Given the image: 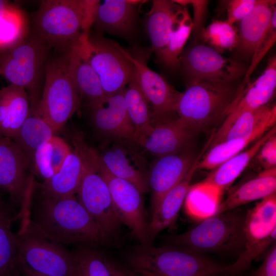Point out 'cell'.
<instances>
[{
  "label": "cell",
  "instance_id": "obj_1",
  "mask_svg": "<svg viewBox=\"0 0 276 276\" xmlns=\"http://www.w3.org/2000/svg\"><path fill=\"white\" fill-rule=\"evenodd\" d=\"M26 217L37 232L61 244L105 241L97 223L74 196L42 195L35 206L30 204Z\"/></svg>",
  "mask_w": 276,
  "mask_h": 276
},
{
  "label": "cell",
  "instance_id": "obj_2",
  "mask_svg": "<svg viewBox=\"0 0 276 276\" xmlns=\"http://www.w3.org/2000/svg\"><path fill=\"white\" fill-rule=\"evenodd\" d=\"M98 1H41L33 30L52 48L63 51L88 34Z\"/></svg>",
  "mask_w": 276,
  "mask_h": 276
},
{
  "label": "cell",
  "instance_id": "obj_3",
  "mask_svg": "<svg viewBox=\"0 0 276 276\" xmlns=\"http://www.w3.org/2000/svg\"><path fill=\"white\" fill-rule=\"evenodd\" d=\"M52 48L33 30L15 45L0 52V75L27 93L30 110L39 104Z\"/></svg>",
  "mask_w": 276,
  "mask_h": 276
},
{
  "label": "cell",
  "instance_id": "obj_4",
  "mask_svg": "<svg viewBox=\"0 0 276 276\" xmlns=\"http://www.w3.org/2000/svg\"><path fill=\"white\" fill-rule=\"evenodd\" d=\"M242 90L240 85L236 87L233 84L188 81L175 112L194 132L204 131L224 121Z\"/></svg>",
  "mask_w": 276,
  "mask_h": 276
},
{
  "label": "cell",
  "instance_id": "obj_5",
  "mask_svg": "<svg viewBox=\"0 0 276 276\" xmlns=\"http://www.w3.org/2000/svg\"><path fill=\"white\" fill-rule=\"evenodd\" d=\"M134 270L158 276H225V266L185 248L174 245L136 246L127 256Z\"/></svg>",
  "mask_w": 276,
  "mask_h": 276
},
{
  "label": "cell",
  "instance_id": "obj_6",
  "mask_svg": "<svg viewBox=\"0 0 276 276\" xmlns=\"http://www.w3.org/2000/svg\"><path fill=\"white\" fill-rule=\"evenodd\" d=\"M234 210L203 219L184 233L165 236V241L170 245L201 255L214 252L240 254L245 247L246 213Z\"/></svg>",
  "mask_w": 276,
  "mask_h": 276
},
{
  "label": "cell",
  "instance_id": "obj_7",
  "mask_svg": "<svg viewBox=\"0 0 276 276\" xmlns=\"http://www.w3.org/2000/svg\"><path fill=\"white\" fill-rule=\"evenodd\" d=\"M76 43L97 75L105 95L127 86L134 71L128 52L99 31L82 36Z\"/></svg>",
  "mask_w": 276,
  "mask_h": 276
},
{
  "label": "cell",
  "instance_id": "obj_8",
  "mask_svg": "<svg viewBox=\"0 0 276 276\" xmlns=\"http://www.w3.org/2000/svg\"><path fill=\"white\" fill-rule=\"evenodd\" d=\"M16 260L33 271L47 276H76L72 252L37 232L27 218L15 235Z\"/></svg>",
  "mask_w": 276,
  "mask_h": 276
},
{
  "label": "cell",
  "instance_id": "obj_9",
  "mask_svg": "<svg viewBox=\"0 0 276 276\" xmlns=\"http://www.w3.org/2000/svg\"><path fill=\"white\" fill-rule=\"evenodd\" d=\"M81 99L61 56L50 58L41 99L35 112L55 133L77 110Z\"/></svg>",
  "mask_w": 276,
  "mask_h": 276
},
{
  "label": "cell",
  "instance_id": "obj_10",
  "mask_svg": "<svg viewBox=\"0 0 276 276\" xmlns=\"http://www.w3.org/2000/svg\"><path fill=\"white\" fill-rule=\"evenodd\" d=\"M245 247L237 261L226 266V275L245 271L252 261L276 242V193L257 203L246 213Z\"/></svg>",
  "mask_w": 276,
  "mask_h": 276
},
{
  "label": "cell",
  "instance_id": "obj_11",
  "mask_svg": "<svg viewBox=\"0 0 276 276\" xmlns=\"http://www.w3.org/2000/svg\"><path fill=\"white\" fill-rule=\"evenodd\" d=\"M180 62L188 81L219 84H232L245 75L248 68L244 64L225 57L203 44L188 49L181 54Z\"/></svg>",
  "mask_w": 276,
  "mask_h": 276
},
{
  "label": "cell",
  "instance_id": "obj_12",
  "mask_svg": "<svg viewBox=\"0 0 276 276\" xmlns=\"http://www.w3.org/2000/svg\"><path fill=\"white\" fill-rule=\"evenodd\" d=\"M78 200L97 223L104 240L113 237L122 223L100 169L87 165L82 169Z\"/></svg>",
  "mask_w": 276,
  "mask_h": 276
},
{
  "label": "cell",
  "instance_id": "obj_13",
  "mask_svg": "<svg viewBox=\"0 0 276 276\" xmlns=\"http://www.w3.org/2000/svg\"><path fill=\"white\" fill-rule=\"evenodd\" d=\"M100 169L122 223L130 228L141 245H151L142 193L132 183L113 175L105 167L101 158Z\"/></svg>",
  "mask_w": 276,
  "mask_h": 276
},
{
  "label": "cell",
  "instance_id": "obj_14",
  "mask_svg": "<svg viewBox=\"0 0 276 276\" xmlns=\"http://www.w3.org/2000/svg\"><path fill=\"white\" fill-rule=\"evenodd\" d=\"M32 162L12 139L0 134V189L24 208L28 193L34 183Z\"/></svg>",
  "mask_w": 276,
  "mask_h": 276
},
{
  "label": "cell",
  "instance_id": "obj_15",
  "mask_svg": "<svg viewBox=\"0 0 276 276\" xmlns=\"http://www.w3.org/2000/svg\"><path fill=\"white\" fill-rule=\"evenodd\" d=\"M175 112L151 114L152 128L137 141L146 150L158 157L181 152L188 145L194 132Z\"/></svg>",
  "mask_w": 276,
  "mask_h": 276
},
{
  "label": "cell",
  "instance_id": "obj_16",
  "mask_svg": "<svg viewBox=\"0 0 276 276\" xmlns=\"http://www.w3.org/2000/svg\"><path fill=\"white\" fill-rule=\"evenodd\" d=\"M124 88L105 95L87 103V106L93 124L99 132L117 139L134 141L135 130L126 110Z\"/></svg>",
  "mask_w": 276,
  "mask_h": 276
},
{
  "label": "cell",
  "instance_id": "obj_17",
  "mask_svg": "<svg viewBox=\"0 0 276 276\" xmlns=\"http://www.w3.org/2000/svg\"><path fill=\"white\" fill-rule=\"evenodd\" d=\"M148 55L146 52L139 51L134 56L129 53L128 56L134 65L133 73L140 89L151 108V113L175 112L181 92L147 66Z\"/></svg>",
  "mask_w": 276,
  "mask_h": 276
},
{
  "label": "cell",
  "instance_id": "obj_18",
  "mask_svg": "<svg viewBox=\"0 0 276 276\" xmlns=\"http://www.w3.org/2000/svg\"><path fill=\"white\" fill-rule=\"evenodd\" d=\"M142 1H98L93 25L98 31L130 37L136 30L138 6Z\"/></svg>",
  "mask_w": 276,
  "mask_h": 276
},
{
  "label": "cell",
  "instance_id": "obj_19",
  "mask_svg": "<svg viewBox=\"0 0 276 276\" xmlns=\"http://www.w3.org/2000/svg\"><path fill=\"white\" fill-rule=\"evenodd\" d=\"M276 89V56L268 60L263 72L256 80L244 88L235 100L231 109L217 132L228 128L243 112L269 104Z\"/></svg>",
  "mask_w": 276,
  "mask_h": 276
},
{
  "label": "cell",
  "instance_id": "obj_20",
  "mask_svg": "<svg viewBox=\"0 0 276 276\" xmlns=\"http://www.w3.org/2000/svg\"><path fill=\"white\" fill-rule=\"evenodd\" d=\"M185 6L173 1L153 0L146 14L145 29L151 43V50L158 57L167 46L175 28L187 12Z\"/></svg>",
  "mask_w": 276,
  "mask_h": 276
},
{
  "label": "cell",
  "instance_id": "obj_21",
  "mask_svg": "<svg viewBox=\"0 0 276 276\" xmlns=\"http://www.w3.org/2000/svg\"><path fill=\"white\" fill-rule=\"evenodd\" d=\"M195 159L192 155L181 152L158 157L148 174L153 210L165 195L182 180Z\"/></svg>",
  "mask_w": 276,
  "mask_h": 276
},
{
  "label": "cell",
  "instance_id": "obj_22",
  "mask_svg": "<svg viewBox=\"0 0 276 276\" xmlns=\"http://www.w3.org/2000/svg\"><path fill=\"white\" fill-rule=\"evenodd\" d=\"M206 149L205 146L201 153L196 157L192 166L185 177L165 195L153 210L151 221L148 224V233L151 241L159 232L172 226L175 223L191 186V180L197 170L198 163Z\"/></svg>",
  "mask_w": 276,
  "mask_h": 276
},
{
  "label": "cell",
  "instance_id": "obj_23",
  "mask_svg": "<svg viewBox=\"0 0 276 276\" xmlns=\"http://www.w3.org/2000/svg\"><path fill=\"white\" fill-rule=\"evenodd\" d=\"M107 169L117 177L134 185L141 193L149 189L148 174L145 162L136 152L122 146L114 145L100 155Z\"/></svg>",
  "mask_w": 276,
  "mask_h": 276
},
{
  "label": "cell",
  "instance_id": "obj_24",
  "mask_svg": "<svg viewBox=\"0 0 276 276\" xmlns=\"http://www.w3.org/2000/svg\"><path fill=\"white\" fill-rule=\"evenodd\" d=\"M30 111L25 90L11 84L0 89V134L14 140Z\"/></svg>",
  "mask_w": 276,
  "mask_h": 276
},
{
  "label": "cell",
  "instance_id": "obj_25",
  "mask_svg": "<svg viewBox=\"0 0 276 276\" xmlns=\"http://www.w3.org/2000/svg\"><path fill=\"white\" fill-rule=\"evenodd\" d=\"M276 193V167L264 169L233 190L220 203L213 215H218Z\"/></svg>",
  "mask_w": 276,
  "mask_h": 276
},
{
  "label": "cell",
  "instance_id": "obj_26",
  "mask_svg": "<svg viewBox=\"0 0 276 276\" xmlns=\"http://www.w3.org/2000/svg\"><path fill=\"white\" fill-rule=\"evenodd\" d=\"M81 97L87 103L103 97L105 94L99 79L76 42L63 50L61 55Z\"/></svg>",
  "mask_w": 276,
  "mask_h": 276
},
{
  "label": "cell",
  "instance_id": "obj_27",
  "mask_svg": "<svg viewBox=\"0 0 276 276\" xmlns=\"http://www.w3.org/2000/svg\"><path fill=\"white\" fill-rule=\"evenodd\" d=\"M275 3L273 0H257L252 10L240 21L238 48L245 56L251 57L270 25Z\"/></svg>",
  "mask_w": 276,
  "mask_h": 276
},
{
  "label": "cell",
  "instance_id": "obj_28",
  "mask_svg": "<svg viewBox=\"0 0 276 276\" xmlns=\"http://www.w3.org/2000/svg\"><path fill=\"white\" fill-rule=\"evenodd\" d=\"M275 133V126L256 140L249 148L239 153L212 170L201 182L214 187L222 193L244 171L266 141Z\"/></svg>",
  "mask_w": 276,
  "mask_h": 276
},
{
  "label": "cell",
  "instance_id": "obj_29",
  "mask_svg": "<svg viewBox=\"0 0 276 276\" xmlns=\"http://www.w3.org/2000/svg\"><path fill=\"white\" fill-rule=\"evenodd\" d=\"M275 123V103L246 111L226 129L213 134L209 146L211 147L222 142L248 136L266 124Z\"/></svg>",
  "mask_w": 276,
  "mask_h": 276
},
{
  "label": "cell",
  "instance_id": "obj_30",
  "mask_svg": "<svg viewBox=\"0 0 276 276\" xmlns=\"http://www.w3.org/2000/svg\"><path fill=\"white\" fill-rule=\"evenodd\" d=\"M81 158L74 148L66 158L59 170L44 180L42 195L52 198H63L77 193L82 175Z\"/></svg>",
  "mask_w": 276,
  "mask_h": 276
},
{
  "label": "cell",
  "instance_id": "obj_31",
  "mask_svg": "<svg viewBox=\"0 0 276 276\" xmlns=\"http://www.w3.org/2000/svg\"><path fill=\"white\" fill-rule=\"evenodd\" d=\"M275 126V123L266 124L248 136L222 142L211 147L209 150L198 162L197 170L214 169L241 152L249 144L255 142Z\"/></svg>",
  "mask_w": 276,
  "mask_h": 276
},
{
  "label": "cell",
  "instance_id": "obj_32",
  "mask_svg": "<svg viewBox=\"0 0 276 276\" xmlns=\"http://www.w3.org/2000/svg\"><path fill=\"white\" fill-rule=\"evenodd\" d=\"M124 98L128 115L135 127L134 142H137L150 131L152 126L150 105L133 73L130 81L124 88Z\"/></svg>",
  "mask_w": 276,
  "mask_h": 276
},
{
  "label": "cell",
  "instance_id": "obj_33",
  "mask_svg": "<svg viewBox=\"0 0 276 276\" xmlns=\"http://www.w3.org/2000/svg\"><path fill=\"white\" fill-rule=\"evenodd\" d=\"M71 151L63 139L54 135L34 152V170L44 180L50 178L59 170Z\"/></svg>",
  "mask_w": 276,
  "mask_h": 276
},
{
  "label": "cell",
  "instance_id": "obj_34",
  "mask_svg": "<svg viewBox=\"0 0 276 276\" xmlns=\"http://www.w3.org/2000/svg\"><path fill=\"white\" fill-rule=\"evenodd\" d=\"M221 195L216 188L201 181L190 186L184 200L186 212L198 220L211 217L220 203Z\"/></svg>",
  "mask_w": 276,
  "mask_h": 276
},
{
  "label": "cell",
  "instance_id": "obj_35",
  "mask_svg": "<svg viewBox=\"0 0 276 276\" xmlns=\"http://www.w3.org/2000/svg\"><path fill=\"white\" fill-rule=\"evenodd\" d=\"M54 133L52 127L42 117L36 112L30 111L13 140L32 161L36 150Z\"/></svg>",
  "mask_w": 276,
  "mask_h": 276
},
{
  "label": "cell",
  "instance_id": "obj_36",
  "mask_svg": "<svg viewBox=\"0 0 276 276\" xmlns=\"http://www.w3.org/2000/svg\"><path fill=\"white\" fill-rule=\"evenodd\" d=\"M76 276H117L120 268L100 252L89 247L72 252Z\"/></svg>",
  "mask_w": 276,
  "mask_h": 276
},
{
  "label": "cell",
  "instance_id": "obj_37",
  "mask_svg": "<svg viewBox=\"0 0 276 276\" xmlns=\"http://www.w3.org/2000/svg\"><path fill=\"white\" fill-rule=\"evenodd\" d=\"M29 31L25 14L11 4L0 13V52L15 45Z\"/></svg>",
  "mask_w": 276,
  "mask_h": 276
},
{
  "label": "cell",
  "instance_id": "obj_38",
  "mask_svg": "<svg viewBox=\"0 0 276 276\" xmlns=\"http://www.w3.org/2000/svg\"><path fill=\"white\" fill-rule=\"evenodd\" d=\"M199 35L208 46L220 53L238 48L239 43L237 29L226 20H213Z\"/></svg>",
  "mask_w": 276,
  "mask_h": 276
},
{
  "label": "cell",
  "instance_id": "obj_39",
  "mask_svg": "<svg viewBox=\"0 0 276 276\" xmlns=\"http://www.w3.org/2000/svg\"><path fill=\"white\" fill-rule=\"evenodd\" d=\"M193 27L192 19L187 11L175 28L167 46L157 57L164 65L171 70L180 67V57Z\"/></svg>",
  "mask_w": 276,
  "mask_h": 276
},
{
  "label": "cell",
  "instance_id": "obj_40",
  "mask_svg": "<svg viewBox=\"0 0 276 276\" xmlns=\"http://www.w3.org/2000/svg\"><path fill=\"white\" fill-rule=\"evenodd\" d=\"M13 219L8 206L0 202V272L16 261L15 235L11 229Z\"/></svg>",
  "mask_w": 276,
  "mask_h": 276
},
{
  "label": "cell",
  "instance_id": "obj_41",
  "mask_svg": "<svg viewBox=\"0 0 276 276\" xmlns=\"http://www.w3.org/2000/svg\"><path fill=\"white\" fill-rule=\"evenodd\" d=\"M276 41V10L274 12L270 25L262 38L258 43L251 56V63L244 75L241 85L245 86L260 61Z\"/></svg>",
  "mask_w": 276,
  "mask_h": 276
},
{
  "label": "cell",
  "instance_id": "obj_42",
  "mask_svg": "<svg viewBox=\"0 0 276 276\" xmlns=\"http://www.w3.org/2000/svg\"><path fill=\"white\" fill-rule=\"evenodd\" d=\"M257 0H232L227 3L226 20L234 25L241 21L254 8Z\"/></svg>",
  "mask_w": 276,
  "mask_h": 276
},
{
  "label": "cell",
  "instance_id": "obj_43",
  "mask_svg": "<svg viewBox=\"0 0 276 276\" xmlns=\"http://www.w3.org/2000/svg\"><path fill=\"white\" fill-rule=\"evenodd\" d=\"M178 5L186 6L191 5L193 9V27L192 32L198 35L203 28V24L206 15L209 2L205 0H173Z\"/></svg>",
  "mask_w": 276,
  "mask_h": 276
},
{
  "label": "cell",
  "instance_id": "obj_44",
  "mask_svg": "<svg viewBox=\"0 0 276 276\" xmlns=\"http://www.w3.org/2000/svg\"><path fill=\"white\" fill-rule=\"evenodd\" d=\"M255 156L263 170L276 167L275 133L266 141Z\"/></svg>",
  "mask_w": 276,
  "mask_h": 276
},
{
  "label": "cell",
  "instance_id": "obj_45",
  "mask_svg": "<svg viewBox=\"0 0 276 276\" xmlns=\"http://www.w3.org/2000/svg\"><path fill=\"white\" fill-rule=\"evenodd\" d=\"M252 276H276V242L269 248L262 263Z\"/></svg>",
  "mask_w": 276,
  "mask_h": 276
},
{
  "label": "cell",
  "instance_id": "obj_46",
  "mask_svg": "<svg viewBox=\"0 0 276 276\" xmlns=\"http://www.w3.org/2000/svg\"><path fill=\"white\" fill-rule=\"evenodd\" d=\"M16 264L18 270L24 276H47L39 274L33 271L24 263L18 260H16Z\"/></svg>",
  "mask_w": 276,
  "mask_h": 276
},
{
  "label": "cell",
  "instance_id": "obj_47",
  "mask_svg": "<svg viewBox=\"0 0 276 276\" xmlns=\"http://www.w3.org/2000/svg\"><path fill=\"white\" fill-rule=\"evenodd\" d=\"M0 276H21L16 262L0 272Z\"/></svg>",
  "mask_w": 276,
  "mask_h": 276
},
{
  "label": "cell",
  "instance_id": "obj_48",
  "mask_svg": "<svg viewBox=\"0 0 276 276\" xmlns=\"http://www.w3.org/2000/svg\"><path fill=\"white\" fill-rule=\"evenodd\" d=\"M117 276H140L134 271L131 272L120 268Z\"/></svg>",
  "mask_w": 276,
  "mask_h": 276
},
{
  "label": "cell",
  "instance_id": "obj_49",
  "mask_svg": "<svg viewBox=\"0 0 276 276\" xmlns=\"http://www.w3.org/2000/svg\"><path fill=\"white\" fill-rule=\"evenodd\" d=\"M11 5L8 1L0 0V13L3 12Z\"/></svg>",
  "mask_w": 276,
  "mask_h": 276
},
{
  "label": "cell",
  "instance_id": "obj_50",
  "mask_svg": "<svg viewBox=\"0 0 276 276\" xmlns=\"http://www.w3.org/2000/svg\"><path fill=\"white\" fill-rule=\"evenodd\" d=\"M136 273L139 274L140 276H158L152 273L142 271V270H134Z\"/></svg>",
  "mask_w": 276,
  "mask_h": 276
},
{
  "label": "cell",
  "instance_id": "obj_51",
  "mask_svg": "<svg viewBox=\"0 0 276 276\" xmlns=\"http://www.w3.org/2000/svg\"><path fill=\"white\" fill-rule=\"evenodd\" d=\"M2 201V198H1V195H0V202Z\"/></svg>",
  "mask_w": 276,
  "mask_h": 276
}]
</instances>
